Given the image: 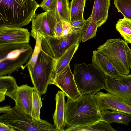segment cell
I'll list each match as a JSON object with an SVG mask.
<instances>
[{
  "label": "cell",
  "mask_w": 131,
  "mask_h": 131,
  "mask_svg": "<svg viewBox=\"0 0 131 131\" xmlns=\"http://www.w3.org/2000/svg\"><path fill=\"white\" fill-rule=\"evenodd\" d=\"M93 95L81 94L72 99L67 97L65 107L66 127H81L90 125L101 120V115Z\"/></svg>",
  "instance_id": "obj_1"
},
{
  "label": "cell",
  "mask_w": 131,
  "mask_h": 131,
  "mask_svg": "<svg viewBox=\"0 0 131 131\" xmlns=\"http://www.w3.org/2000/svg\"><path fill=\"white\" fill-rule=\"evenodd\" d=\"M39 7L34 0H0V27L22 28L27 25Z\"/></svg>",
  "instance_id": "obj_2"
},
{
  "label": "cell",
  "mask_w": 131,
  "mask_h": 131,
  "mask_svg": "<svg viewBox=\"0 0 131 131\" xmlns=\"http://www.w3.org/2000/svg\"><path fill=\"white\" fill-rule=\"evenodd\" d=\"M46 39L42 36V48L34 69L29 72L32 84L41 95L46 92L53 74L56 62Z\"/></svg>",
  "instance_id": "obj_3"
},
{
  "label": "cell",
  "mask_w": 131,
  "mask_h": 131,
  "mask_svg": "<svg viewBox=\"0 0 131 131\" xmlns=\"http://www.w3.org/2000/svg\"><path fill=\"white\" fill-rule=\"evenodd\" d=\"M0 122L10 126L15 131H58L54 126L47 121H34L30 114L18 107L3 106L0 110Z\"/></svg>",
  "instance_id": "obj_4"
},
{
  "label": "cell",
  "mask_w": 131,
  "mask_h": 131,
  "mask_svg": "<svg viewBox=\"0 0 131 131\" xmlns=\"http://www.w3.org/2000/svg\"><path fill=\"white\" fill-rule=\"evenodd\" d=\"M33 50L29 43L0 45V76L10 75L23 69Z\"/></svg>",
  "instance_id": "obj_5"
},
{
  "label": "cell",
  "mask_w": 131,
  "mask_h": 131,
  "mask_svg": "<svg viewBox=\"0 0 131 131\" xmlns=\"http://www.w3.org/2000/svg\"><path fill=\"white\" fill-rule=\"evenodd\" d=\"M73 75L81 94L94 95L105 88V75L93 63L75 64Z\"/></svg>",
  "instance_id": "obj_6"
},
{
  "label": "cell",
  "mask_w": 131,
  "mask_h": 131,
  "mask_svg": "<svg viewBox=\"0 0 131 131\" xmlns=\"http://www.w3.org/2000/svg\"><path fill=\"white\" fill-rule=\"evenodd\" d=\"M97 50L106 56L121 74H129L131 69V49L125 41L120 38L109 39Z\"/></svg>",
  "instance_id": "obj_7"
},
{
  "label": "cell",
  "mask_w": 131,
  "mask_h": 131,
  "mask_svg": "<svg viewBox=\"0 0 131 131\" xmlns=\"http://www.w3.org/2000/svg\"><path fill=\"white\" fill-rule=\"evenodd\" d=\"M60 18L55 10H51L36 14L32 19L30 35L36 40L39 33L44 37H56L55 27Z\"/></svg>",
  "instance_id": "obj_8"
},
{
  "label": "cell",
  "mask_w": 131,
  "mask_h": 131,
  "mask_svg": "<svg viewBox=\"0 0 131 131\" xmlns=\"http://www.w3.org/2000/svg\"><path fill=\"white\" fill-rule=\"evenodd\" d=\"M105 77V90L131 105V75L121 74L114 78Z\"/></svg>",
  "instance_id": "obj_9"
},
{
  "label": "cell",
  "mask_w": 131,
  "mask_h": 131,
  "mask_svg": "<svg viewBox=\"0 0 131 131\" xmlns=\"http://www.w3.org/2000/svg\"><path fill=\"white\" fill-rule=\"evenodd\" d=\"M93 97L100 111L110 109L131 114V105L115 95L109 92H97Z\"/></svg>",
  "instance_id": "obj_10"
},
{
  "label": "cell",
  "mask_w": 131,
  "mask_h": 131,
  "mask_svg": "<svg viewBox=\"0 0 131 131\" xmlns=\"http://www.w3.org/2000/svg\"><path fill=\"white\" fill-rule=\"evenodd\" d=\"M49 85H55L64 93L67 97L72 99L77 98L81 95L77 86L69 64L50 81Z\"/></svg>",
  "instance_id": "obj_11"
},
{
  "label": "cell",
  "mask_w": 131,
  "mask_h": 131,
  "mask_svg": "<svg viewBox=\"0 0 131 131\" xmlns=\"http://www.w3.org/2000/svg\"><path fill=\"white\" fill-rule=\"evenodd\" d=\"M45 38L57 59L63 54L71 46L81 42V30L74 29L73 32L64 38L57 39L51 37Z\"/></svg>",
  "instance_id": "obj_12"
},
{
  "label": "cell",
  "mask_w": 131,
  "mask_h": 131,
  "mask_svg": "<svg viewBox=\"0 0 131 131\" xmlns=\"http://www.w3.org/2000/svg\"><path fill=\"white\" fill-rule=\"evenodd\" d=\"M30 34L23 28L0 27V45L29 43Z\"/></svg>",
  "instance_id": "obj_13"
},
{
  "label": "cell",
  "mask_w": 131,
  "mask_h": 131,
  "mask_svg": "<svg viewBox=\"0 0 131 131\" xmlns=\"http://www.w3.org/2000/svg\"><path fill=\"white\" fill-rule=\"evenodd\" d=\"M34 89L27 84L18 86L13 100L15 101L16 106L31 114L32 103V93Z\"/></svg>",
  "instance_id": "obj_14"
},
{
  "label": "cell",
  "mask_w": 131,
  "mask_h": 131,
  "mask_svg": "<svg viewBox=\"0 0 131 131\" xmlns=\"http://www.w3.org/2000/svg\"><path fill=\"white\" fill-rule=\"evenodd\" d=\"M92 62L98 67L105 76L111 78L121 74L118 70L104 54L97 50L93 51Z\"/></svg>",
  "instance_id": "obj_15"
},
{
  "label": "cell",
  "mask_w": 131,
  "mask_h": 131,
  "mask_svg": "<svg viewBox=\"0 0 131 131\" xmlns=\"http://www.w3.org/2000/svg\"><path fill=\"white\" fill-rule=\"evenodd\" d=\"M110 5V0H95L92 12L89 17L98 27L106 21Z\"/></svg>",
  "instance_id": "obj_16"
},
{
  "label": "cell",
  "mask_w": 131,
  "mask_h": 131,
  "mask_svg": "<svg viewBox=\"0 0 131 131\" xmlns=\"http://www.w3.org/2000/svg\"><path fill=\"white\" fill-rule=\"evenodd\" d=\"M65 95L63 91H58L55 96L56 106L53 119L54 126L58 131H64L65 127L64 116L66 102Z\"/></svg>",
  "instance_id": "obj_17"
},
{
  "label": "cell",
  "mask_w": 131,
  "mask_h": 131,
  "mask_svg": "<svg viewBox=\"0 0 131 131\" xmlns=\"http://www.w3.org/2000/svg\"><path fill=\"white\" fill-rule=\"evenodd\" d=\"M18 87L13 77L10 75L0 76V102L5 100V95L13 100Z\"/></svg>",
  "instance_id": "obj_18"
},
{
  "label": "cell",
  "mask_w": 131,
  "mask_h": 131,
  "mask_svg": "<svg viewBox=\"0 0 131 131\" xmlns=\"http://www.w3.org/2000/svg\"><path fill=\"white\" fill-rule=\"evenodd\" d=\"M79 44L77 43L71 46L60 57L56 59L54 71L51 81L57 76L69 64L78 48Z\"/></svg>",
  "instance_id": "obj_19"
},
{
  "label": "cell",
  "mask_w": 131,
  "mask_h": 131,
  "mask_svg": "<svg viewBox=\"0 0 131 131\" xmlns=\"http://www.w3.org/2000/svg\"><path fill=\"white\" fill-rule=\"evenodd\" d=\"M101 116L100 120L111 123L116 122L128 125L131 122V114L121 112L108 110L100 111Z\"/></svg>",
  "instance_id": "obj_20"
},
{
  "label": "cell",
  "mask_w": 131,
  "mask_h": 131,
  "mask_svg": "<svg viewBox=\"0 0 131 131\" xmlns=\"http://www.w3.org/2000/svg\"><path fill=\"white\" fill-rule=\"evenodd\" d=\"M117 30L127 44H131V19L124 17L119 19L116 24Z\"/></svg>",
  "instance_id": "obj_21"
},
{
  "label": "cell",
  "mask_w": 131,
  "mask_h": 131,
  "mask_svg": "<svg viewBox=\"0 0 131 131\" xmlns=\"http://www.w3.org/2000/svg\"><path fill=\"white\" fill-rule=\"evenodd\" d=\"M64 131H116L111 126V124L100 120L91 125L81 127H66Z\"/></svg>",
  "instance_id": "obj_22"
},
{
  "label": "cell",
  "mask_w": 131,
  "mask_h": 131,
  "mask_svg": "<svg viewBox=\"0 0 131 131\" xmlns=\"http://www.w3.org/2000/svg\"><path fill=\"white\" fill-rule=\"evenodd\" d=\"M86 0H72L70 4V22L84 19L83 15Z\"/></svg>",
  "instance_id": "obj_23"
},
{
  "label": "cell",
  "mask_w": 131,
  "mask_h": 131,
  "mask_svg": "<svg viewBox=\"0 0 131 131\" xmlns=\"http://www.w3.org/2000/svg\"><path fill=\"white\" fill-rule=\"evenodd\" d=\"M56 1L55 10L61 20L70 23V10L69 0H56Z\"/></svg>",
  "instance_id": "obj_24"
},
{
  "label": "cell",
  "mask_w": 131,
  "mask_h": 131,
  "mask_svg": "<svg viewBox=\"0 0 131 131\" xmlns=\"http://www.w3.org/2000/svg\"><path fill=\"white\" fill-rule=\"evenodd\" d=\"M98 27L97 25L92 21L89 17L81 30L82 42L95 37Z\"/></svg>",
  "instance_id": "obj_25"
},
{
  "label": "cell",
  "mask_w": 131,
  "mask_h": 131,
  "mask_svg": "<svg viewBox=\"0 0 131 131\" xmlns=\"http://www.w3.org/2000/svg\"><path fill=\"white\" fill-rule=\"evenodd\" d=\"M42 39V35L38 33L35 40V46L32 54L28 62L23 67L24 69L27 67L28 72L32 70L34 68L41 49Z\"/></svg>",
  "instance_id": "obj_26"
},
{
  "label": "cell",
  "mask_w": 131,
  "mask_h": 131,
  "mask_svg": "<svg viewBox=\"0 0 131 131\" xmlns=\"http://www.w3.org/2000/svg\"><path fill=\"white\" fill-rule=\"evenodd\" d=\"M41 95L34 89L32 93V103L31 115L33 120L35 121H38L41 119L40 118V113L43 104Z\"/></svg>",
  "instance_id": "obj_27"
},
{
  "label": "cell",
  "mask_w": 131,
  "mask_h": 131,
  "mask_svg": "<svg viewBox=\"0 0 131 131\" xmlns=\"http://www.w3.org/2000/svg\"><path fill=\"white\" fill-rule=\"evenodd\" d=\"M114 3L118 12L131 19V0H114Z\"/></svg>",
  "instance_id": "obj_28"
},
{
  "label": "cell",
  "mask_w": 131,
  "mask_h": 131,
  "mask_svg": "<svg viewBox=\"0 0 131 131\" xmlns=\"http://www.w3.org/2000/svg\"><path fill=\"white\" fill-rule=\"evenodd\" d=\"M39 5L40 7L45 11L55 10L56 1V0H43Z\"/></svg>",
  "instance_id": "obj_29"
},
{
  "label": "cell",
  "mask_w": 131,
  "mask_h": 131,
  "mask_svg": "<svg viewBox=\"0 0 131 131\" xmlns=\"http://www.w3.org/2000/svg\"><path fill=\"white\" fill-rule=\"evenodd\" d=\"M62 38H66L73 31L74 29L68 22L64 21H62Z\"/></svg>",
  "instance_id": "obj_30"
},
{
  "label": "cell",
  "mask_w": 131,
  "mask_h": 131,
  "mask_svg": "<svg viewBox=\"0 0 131 131\" xmlns=\"http://www.w3.org/2000/svg\"><path fill=\"white\" fill-rule=\"evenodd\" d=\"M56 37L57 39L62 38V21L59 20L57 21L55 27Z\"/></svg>",
  "instance_id": "obj_31"
},
{
  "label": "cell",
  "mask_w": 131,
  "mask_h": 131,
  "mask_svg": "<svg viewBox=\"0 0 131 131\" xmlns=\"http://www.w3.org/2000/svg\"><path fill=\"white\" fill-rule=\"evenodd\" d=\"M86 21L84 19L74 21L70 23L71 25L74 29L81 30Z\"/></svg>",
  "instance_id": "obj_32"
},
{
  "label": "cell",
  "mask_w": 131,
  "mask_h": 131,
  "mask_svg": "<svg viewBox=\"0 0 131 131\" xmlns=\"http://www.w3.org/2000/svg\"><path fill=\"white\" fill-rule=\"evenodd\" d=\"M0 131H14L9 126L0 122Z\"/></svg>",
  "instance_id": "obj_33"
}]
</instances>
